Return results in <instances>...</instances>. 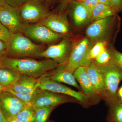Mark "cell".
Wrapping results in <instances>:
<instances>
[{
    "instance_id": "1",
    "label": "cell",
    "mask_w": 122,
    "mask_h": 122,
    "mask_svg": "<svg viewBox=\"0 0 122 122\" xmlns=\"http://www.w3.org/2000/svg\"><path fill=\"white\" fill-rule=\"evenodd\" d=\"M2 66L10 68L20 74L39 78L57 68L58 63L52 59L37 60L5 56L0 59Z\"/></svg>"
},
{
    "instance_id": "2",
    "label": "cell",
    "mask_w": 122,
    "mask_h": 122,
    "mask_svg": "<svg viewBox=\"0 0 122 122\" xmlns=\"http://www.w3.org/2000/svg\"><path fill=\"white\" fill-rule=\"evenodd\" d=\"M7 44L6 56L9 55L11 57H40L45 49L44 46L35 44L22 33L11 34Z\"/></svg>"
},
{
    "instance_id": "3",
    "label": "cell",
    "mask_w": 122,
    "mask_h": 122,
    "mask_svg": "<svg viewBox=\"0 0 122 122\" xmlns=\"http://www.w3.org/2000/svg\"><path fill=\"white\" fill-rule=\"evenodd\" d=\"M91 48L89 40L87 38L81 39L72 45L65 70L73 74L79 66H88L92 62L89 58Z\"/></svg>"
},
{
    "instance_id": "4",
    "label": "cell",
    "mask_w": 122,
    "mask_h": 122,
    "mask_svg": "<svg viewBox=\"0 0 122 122\" xmlns=\"http://www.w3.org/2000/svg\"><path fill=\"white\" fill-rule=\"evenodd\" d=\"M18 9L24 25L39 23L50 14L45 0H28Z\"/></svg>"
},
{
    "instance_id": "5",
    "label": "cell",
    "mask_w": 122,
    "mask_h": 122,
    "mask_svg": "<svg viewBox=\"0 0 122 122\" xmlns=\"http://www.w3.org/2000/svg\"><path fill=\"white\" fill-rule=\"evenodd\" d=\"M21 33L30 39L44 44L53 43L63 37L39 23L24 25Z\"/></svg>"
},
{
    "instance_id": "6",
    "label": "cell",
    "mask_w": 122,
    "mask_h": 122,
    "mask_svg": "<svg viewBox=\"0 0 122 122\" xmlns=\"http://www.w3.org/2000/svg\"><path fill=\"white\" fill-rule=\"evenodd\" d=\"M98 66L104 77L106 93L111 98H114L122 80V69L112 61L107 65Z\"/></svg>"
},
{
    "instance_id": "7",
    "label": "cell",
    "mask_w": 122,
    "mask_h": 122,
    "mask_svg": "<svg viewBox=\"0 0 122 122\" xmlns=\"http://www.w3.org/2000/svg\"><path fill=\"white\" fill-rule=\"evenodd\" d=\"M71 41L68 37H63L58 44L51 45L42 52L40 57L52 59L58 63L68 61L71 50Z\"/></svg>"
},
{
    "instance_id": "8",
    "label": "cell",
    "mask_w": 122,
    "mask_h": 122,
    "mask_svg": "<svg viewBox=\"0 0 122 122\" xmlns=\"http://www.w3.org/2000/svg\"><path fill=\"white\" fill-rule=\"evenodd\" d=\"M0 21L11 34L22 32L24 25L20 18L18 8L6 3L0 7Z\"/></svg>"
},
{
    "instance_id": "9",
    "label": "cell",
    "mask_w": 122,
    "mask_h": 122,
    "mask_svg": "<svg viewBox=\"0 0 122 122\" xmlns=\"http://www.w3.org/2000/svg\"><path fill=\"white\" fill-rule=\"evenodd\" d=\"M46 74L43 75L41 79L38 88L42 90H45L56 93L63 94L71 96L81 102L86 101V96L81 92L75 91L58 82L53 81Z\"/></svg>"
},
{
    "instance_id": "10",
    "label": "cell",
    "mask_w": 122,
    "mask_h": 122,
    "mask_svg": "<svg viewBox=\"0 0 122 122\" xmlns=\"http://www.w3.org/2000/svg\"><path fill=\"white\" fill-rule=\"evenodd\" d=\"M116 14L109 17L94 21L86 31L87 37L93 40L99 39L112 32L114 28Z\"/></svg>"
},
{
    "instance_id": "11",
    "label": "cell",
    "mask_w": 122,
    "mask_h": 122,
    "mask_svg": "<svg viewBox=\"0 0 122 122\" xmlns=\"http://www.w3.org/2000/svg\"><path fill=\"white\" fill-rule=\"evenodd\" d=\"M66 97L38 88L31 100L32 106H55L68 102Z\"/></svg>"
},
{
    "instance_id": "12",
    "label": "cell",
    "mask_w": 122,
    "mask_h": 122,
    "mask_svg": "<svg viewBox=\"0 0 122 122\" xmlns=\"http://www.w3.org/2000/svg\"><path fill=\"white\" fill-rule=\"evenodd\" d=\"M0 102L7 118L15 117L28 105L17 96L5 91L0 94Z\"/></svg>"
},
{
    "instance_id": "13",
    "label": "cell",
    "mask_w": 122,
    "mask_h": 122,
    "mask_svg": "<svg viewBox=\"0 0 122 122\" xmlns=\"http://www.w3.org/2000/svg\"><path fill=\"white\" fill-rule=\"evenodd\" d=\"M39 23L61 35L68 34L69 32V25L65 14L50 13L45 19Z\"/></svg>"
},
{
    "instance_id": "14",
    "label": "cell",
    "mask_w": 122,
    "mask_h": 122,
    "mask_svg": "<svg viewBox=\"0 0 122 122\" xmlns=\"http://www.w3.org/2000/svg\"><path fill=\"white\" fill-rule=\"evenodd\" d=\"M86 71L96 93H106L104 77L98 66L92 62L86 67Z\"/></svg>"
},
{
    "instance_id": "15",
    "label": "cell",
    "mask_w": 122,
    "mask_h": 122,
    "mask_svg": "<svg viewBox=\"0 0 122 122\" xmlns=\"http://www.w3.org/2000/svg\"><path fill=\"white\" fill-rule=\"evenodd\" d=\"M73 74L85 95L93 96L96 93L87 74L86 67L79 66L75 71Z\"/></svg>"
},
{
    "instance_id": "16",
    "label": "cell",
    "mask_w": 122,
    "mask_h": 122,
    "mask_svg": "<svg viewBox=\"0 0 122 122\" xmlns=\"http://www.w3.org/2000/svg\"><path fill=\"white\" fill-rule=\"evenodd\" d=\"M39 78L21 75L19 79L11 87L7 89H11L18 93H29L32 90Z\"/></svg>"
},
{
    "instance_id": "17",
    "label": "cell",
    "mask_w": 122,
    "mask_h": 122,
    "mask_svg": "<svg viewBox=\"0 0 122 122\" xmlns=\"http://www.w3.org/2000/svg\"><path fill=\"white\" fill-rule=\"evenodd\" d=\"M21 75L12 69L2 66L0 68V83L7 89L17 81Z\"/></svg>"
},
{
    "instance_id": "18",
    "label": "cell",
    "mask_w": 122,
    "mask_h": 122,
    "mask_svg": "<svg viewBox=\"0 0 122 122\" xmlns=\"http://www.w3.org/2000/svg\"><path fill=\"white\" fill-rule=\"evenodd\" d=\"M50 77L53 81L66 83L78 89H80V86L77 82L73 74L66 71L65 68L59 69L53 74L50 76Z\"/></svg>"
},
{
    "instance_id": "19",
    "label": "cell",
    "mask_w": 122,
    "mask_h": 122,
    "mask_svg": "<svg viewBox=\"0 0 122 122\" xmlns=\"http://www.w3.org/2000/svg\"><path fill=\"white\" fill-rule=\"evenodd\" d=\"M72 15L75 24L77 26L84 25L91 20L88 12L80 1L75 3Z\"/></svg>"
},
{
    "instance_id": "20",
    "label": "cell",
    "mask_w": 122,
    "mask_h": 122,
    "mask_svg": "<svg viewBox=\"0 0 122 122\" xmlns=\"http://www.w3.org/2000/svg\"><path fill=\"white\" fill-rule=\"evenodd\" d=\"M113 8L107 5L99 3L95 7L92 13L91 21L103 19L116 14Z\"/></svg>"
},
{
    "instance_id": "21",
    "label": "cell",
    "mask_w": 122,
    "mask_h": 122,
    "mask_svg": "<svg viewBox=\"0 0 122 122\" xmlns=\"http://www.w3.org/2000/svg\"><path fill=\"white\" fill-rule=\"evenodd\" d=\"M54 107H32L35 113V122H46L50 114Z\"/></svg>"
},
{
    "instance_id": "22",
    "label": "cell",
    "mask_w": 122,
    "mask_h": 122,
    "mask_svg": "<svg viewBox=\"0 0 122 122\" xmlns=\"http://www.w3.org/2000/svg\"><path fill=\"white\" fill-rule=\"evenodd\" d=\"M20 122H35L34 110L31 106L27 105L15 116Z\"/></svg>"
},
{
    "instance_id": "23",
    "label": "cell",
    "mask_w": 122,
    "mask_h": 122,
    "mask_svg": "<svg viewBox=\"0 0 122 122\" xmlns=\"http://www.w3.org/2000/svg\"><path fill=\"white\" fill-rule=\"evenodd\" d=\"M42 76L39 78L37 83L35 85V86L34 87L32 90L29 93H16V92H15L13 91L10 89H6L5 91L8 92H10L11 93L13 94L14 95L18 97L20 99H21L23 102L26 103L27 105H28V106H31V104H30L31 100H32V98L33 96L35 93V92L39 87L40 82H41V79Z\"/></svg>"
},
{
    "instance_id": "24",
    "label": "cell",
    "mask_w": 122,
    "mask_h": 122,
    "mask_svg": "<svg viewBox=\"0 0 122 122\" xmlns=\"http://www.w3.org/2000/svg\"><path fill=\"white\" fill-rule=\"evenodd\" d=\"M106 42L105 41L97 42L95 45L91 47L89 53L90 59H96L98 55L106 49Z\"/></svg>"
},
{
    "instance_id": "25",
    "label": "cell",
    "mask_w": 122,
    "mask_h": 122,
    "mask_svg": "<svg viewBox=\"0 0 122 122\" xmlns=\"http://www.w3.org/2000/svg\"><path fill=\"white\" fill-rule=\"evenodd\" d=\"M95 59L96 64L98 66L107 65L112 61L110 51H108L106 49H105Z\"/></svg>"
},
{
    "instance_id": "26",
    "label": "cell",
    "mask_w": 122,
    "mask_h": 122,
    "mask_svg": "<svg viewBox=\"0 0 122 122\" xmlns=\"http://www.w3.org/2000/svg\"><path fill=\"white\" fill-rule=\"evenodd\" d=\"M112 115L114 122H122V102L114 106Z\"/></svg>"
},
{
    "instance_id": "27",
    "label": "cell",
    "mask_w": 122,
    "mask_h": 122,
    "mask_svg": "<svg viewBox=\"0 0 122 122\" xmlns=\"http://www.w3.org/2000/svg\"><path fill=\"white\" fill-rule=\"evenodd\" d=\"M112 59L114 63L122 69V53L111 47L110 51Z\"/></svg>"
},
{
    "instance_id": "28",
    "label": "cell",
    "mask_w": 122,
    "mask_h": 122,
    "mask_svg": "<svg viewBox=\"0 0 122 122\" xmlns=\"http://www.w3.org/2000/svg\"><path fill=\"white\" fill-rule=\"evenodd\" d=\"M83 6L87 10L91 17V19L92 13L95 7L99 3L98 0H83L79 1Z\"/></svg>"
},
{
    "instance_id": "29",
    "label": "cell",
    "mask_w": 122,
    "mask_h": 122,
    "mask_svg": "<svg viewBox=\"0 0 122 122\" xmlns=\"http://www.w3.org/2000/svg\"><path fill=\"white\" fill-rule=\"evenodd\" d=\"M11 34L9 30L0 21V40L7 42L8 41Z\"/></svg>"
},
{
    "instance_id": "30",
    "label": "cell",
    "mask_w": 122,
    "mask_h": 122,
    "mask_svg": "<svg viewBox=\"0 0 122 122\" xmlns=\"http://www.w3.org/2000/svg\"><path fill=\"white\" fill-rule=\"evenodd\" d=\"M7 4L14 8H18L20 7L28 0H4Z\"/></svg>"
},
{
    "instance_id": "31",
    "label": "cell",
    "mask_w": 122,
    "mask_h": 122,
    "mask_svg": "<svg viewBox=\"0 0 122 122\" xmlns=\"http://www.w3.org/2000/svg\"><path fill=\"white\" fill-rule=\"evenodd\" d=\"M7 42L0 40V59L7 55Z\"/></svg>"
},
{
    "instance_id": "32",
    "label": "cell",
    "mask_w": 122,
    "mask_h": 122,
    "mask_svg": "<svg viewBox=\"0 0 122 122\" xmlns=\"http://www.w3.org/2000/svg\"><path fill=\"white\" fill-rule=\"evenodd\" d=\"M112 7L116 13L122 10V0H111Z\"/></svg>"
},
{
    "instance_id": "33",
    "label": "cell",
    "mask_w": 122,
    "mask_h": 122,
    "mask_svg": "<svg viewBox=\"0 0 122 122\" xmlns=\"http://www.w3.org/2000/svg\"><path fill=\"white\" fill-rule=\"evenodd\" d=\"M0 122H7V118L5 115L0 102Z\"/></svg>"
},
{
    "instance_id": "34",
    "label": "cell",
    "mask_w": 122,
    "mask_h": 122,
    "mask_svg": "<svg viewBox=\"0 0 122 122\" xmlns=\"http://www.w3.org/2000/svg\"><path fill=\"white\" fill-rule=\"evenodd\" d=\"M99 3L103 4L112 7L111 0H98Z\"/></svg>"
},
{
    "instance_id": "35",
    "label": "cell",
    "mask_w": 122,
    "mask_h": 122,
    "mask_svg": "<svg viewBox=\"0 0 122 122\" xmlns=\"http://www.w3.org/2000/svg\"><path fill=\"white\" fill-rule=\"evenodd\" d=\"M7 122H20L15 117L7 118Z\"/></svg>"
},
{
    "instance_id": "36",
    "label": "cell",
    "mask_w": 122,
    "mask_h": 122,
    "mask_svg": "<svg viewBox=\"0 0 122 122\" xmlns=\"http://www.w3.org/2000/svg\"><path fill=\"white\" fill-rule=\"evenodd\" d=\"M118 94L120 99L122 101V86H121L119 90L118 91Z\"/></svg>"
},
{
    "instance_id": "37",
    "label": "cell",
    "mask_w": 122,
    "mask_h": 122,
    "mask_svg": "<svg viewBox=\"0 0 122 122\" xmlns=\"http://www.w3.org/2000/svg\"><path fill=\"white\" fill-rule=\"evenodd\" d=\"M6 89L0 83V94L5 91Z\"/></svg>"
},
{
    "instance_id": "38",
    "label": "cell",
    "mask_w": 122,
    "mask_h": 122,
    "mask_svg": "<svg viewBox=\"0 0 122 122\" xmlns=\"http://www.w3.org/2000/svg\"><path fill=\"white\" fill-rule=\"evenodd\" d=\"M5 4L4 0H0V7L4 6Z\"/></svg>"
},
{
    "instance_id": "39",
    "label": "cell",
    "mask_w": 122,
    "mask_h": 122,
    "mask_svg": "<svg viewBox=\"0 0 122 122\" xmlns=\"http://www.w3.org/2000/svg\"><path fill=\"white\" fill-rule=\"evenodd\" d=\"M51 0H45L46 4V5H47L48 7L49 6V4Z\"/></svg>"
},
{
    "instance_id": "40",
    "label": "cell",
    "mask_w": 122,
    "mask_h": 122,
    "mask_svg": "<svg viewBox=\"0 0 122 122\" xmlns=\"http://www.w3.org/2000/svg\"><path fill=\"white\" fill-rule=\"evenodd\" d=\"M70 0H63V2L64 3V4H65V3H66L68 2ZM79 1H82L83 0H79Z\"/></svg>"
},
{
    "instance_id": "41",
    "label": "cell",
    "mask_w": 122,
    "mask_h": 122,
    "mask_svg": "<svg viewBox=\"0 0 122 122\" xmlns=\"http://www.w3.org/2000/svg\"><path fill=\"white\" fill-rule=\"evenodd\" d=\"M2 67V65H1V63H0V68H1V67Z\"/></svg>"
},
{
    "instance_id": "42",
    "label": "cell",
    "mask_w": 122,
    "mask_h": 122,
    "mask_svg": "<svg viewBox=\"0 0 122 122\" xmlns=\"http://www.w3.org/2000/svg\"><path fill=\"white\" fill-rule=\"evenodd\" d=\"M62 0V1H63V0Z\"/></svg>"
},
{
    "instance_id": "43",
    "label": "cell",
    "mask_w": 122,
    "mask_h": 122,
    "mask_svg": "<svg viewBox=\"0 0 122 122\" xmlns=\"http://www.w3.org/2000/svg\"></svg>"
}]
</instances>
